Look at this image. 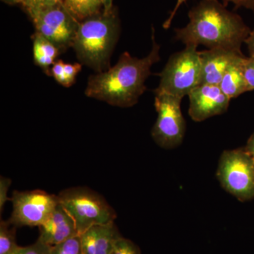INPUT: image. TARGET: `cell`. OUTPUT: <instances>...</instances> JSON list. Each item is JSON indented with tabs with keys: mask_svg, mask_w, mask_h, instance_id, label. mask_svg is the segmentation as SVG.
I'll use <instances>...</instances> for the list:
<instances>
[{
	"mask_svg": "<svg viewBox=\"0 0 254 254\" xmlns=\"http://www.w3.org/2000/svg\"><path fill=\"white\" fill-rule=\"evenodd\" d=\"M243 70L249 91H254V59L246 57L243 63Z\"/></svg>",
	"mask_w": 254,
	"mask_h": 254,
	"instance_id": "obj_23",
	"label": "cell"
},
{
	"mask_svg": "<svg viewBox=\"0 0 254 254\" xmlns=\"http://www.w3.org/2000/svg\"><path fill=\"white\" fill-rule=\"evenodd\" d=\"M188 15V24L175 29L177 40L186 46L201 45L208 49L242 53L241 48L251 30L240 15L229 11L218 0H200Z\"/></svg>",
	"mask_w": 254,
	"mask_h": 254,
	"instance_id": "obj_2",
	"label": "cell"
},
{
	"mask_svg": "<svg viewBox=\"0 0 254 254\" xmlns=\"http://www.w3.org/2000/svg\"><path fill=\"white\" fill-rule=\"evenodd\" d=\"M195 46H186L182 51L170 57L163 71L155 93L183 98L200 83V51Z\"/></svg>",
	"mask_w": 254,
	"mask_h": 254,
	"instance_id": "obj_5",
	"label": "cell"
},
{
	"mask_svg": "<svg viewBox=\"0 0 254 254\" xmlns=\"http://www.w3.org/2000/svg\"><path fill=\"white\" fill-rule=\"evenodd\" d=\"M81 236L83 254H110L121 234L115 222L91 227Z\"/></svg>",
	"mask_w": 254,
	"mask_h": 254,
	"instance_id": "obj_13",
	"label": "cell"
},
{
	"mask_svg": "<svg viewBox=\"0 0 254 254\" xmlns=\"http://www.w3.org/2000/svg\"><path fill=\"white\" fill-rule=\"evenodd\" d=\"M60 204L69 214L81 235L91 227L115 222L116 212L99 193L88 187H72L60 192Z\"/></svg>",
	"mask_w": 254,
	"mask_h": 254,
	"instance_id": "obj_4",
	"label": "cell"
},
{
	"mask_svg": "<svg viewBox=\"0 0 254 254\" xmlns=\"http://www.w3.org/2000/svg\"><path fill=\"white\" fill-rule=\"evenodd\" d=\"M182 100L167 93H155L154 105L158 118L151 135L161 148L173 149L183 141L186 122L182 113Z\"/></svg>",
	"mask_w": 254,
	"mask_h": 254,
	"instance_id": "obj_7",
	"label": "cell"
},
{
	"mask_svg": "<svg viewBox=\"0 0 254 254\" xmlns=\"http://www.w3.org/2000/svg\"><path fill=\"white\" fill-rule=\"evenodd\" d=\"M51 254H83L80 235L52 247Z\"/></svg>",
	"mask_w": 254,
	"mask_h": 254,
	"instance_id": "obj_18",
	"label": "cell"
},
{
	"mask_svg": "<svg viewBox=\"0 0 254 254\" xmlns=\"http://www.w3.org/2000/svg\"><path fill=\"white\" fill-rule=\"evenodd\" d=\"M245 148L250 153L254 160V133L250 137V139L248 140L247 147Z\"/></svg>",
	"mask_w": 254,
	"mask_h": 254,
	"instance_id": "obj_29",
	"label": "cell"
},
{
	"mask_svg": "<svg viewBox=\"0 0 254 254\" xmlns=\"http://www.w3.org/2000/svg\"><path fill=\"white\" fill-rule=\"evenodd\" d=\"M63 5L79 22L103 10L102 0H63Z\"/></svg>",
	"mask_w": 254,
	"mask_h": 254,
	"instance_id": "obj_16",
	"label": "cell"
},
{
	"mask_svg": "<svg viewBox=\"0 0 254 254\" xmlns=\"http://www.w3.org/2000/svg\"><path fill=\"white\" fill-rule=\"evenodd\" d=\"M243 57L245 55L242 53L220 48L200 51V84L219 86L229 68Z\"/></svg>",
	"mask_w": 254,
	"mask_h": 254,
	"instance_id": "obj_11",
	"label": "cell"
},
{
	"mask_svg": "<svg viewBox=\"0 0 254 254\" xmlns=\"http://www.w3.org/2000/svg\"><path fill=\"white\" fill-rule=\"evenodd\" d=\"M1 1H4L6 4L15 5L18 4H21L23 0H1Z\"/></svg>",
	"mask_w": 254,
	"mask_h": 254,
	"instance_id": "obj_31",
	"label": "cell"
},
{
	"mask_svg": "<svg viewBox=\"0 0 254 254\" xmlns=\"http://www.w3.org/2000/svg\"><path fill=\"white\" fill-rule=\"evenodd\" d=\"M52 247L43 241L38 240L28 247H18L9 254H51Z\"/></svg>",
	"mask_w": 254,
	"mask_h": 254,
	"instance_id": "obj_19",
	"label": "cell"
},
{
	"mask_svg": "<svg viewBox=\"0 0 254 254\" xmlns=\"http://www.w3.org/2000/svg\"><path fill=\"white\" fill-rule=\"evenodd\" d=\"M11 201L13 210L8 220L16 227L41 226L60 203L58 195L38 190H14Z\"/></svg>",
	"mask_w": 254,
	"mask_h": 254,
	"instance_id": "obj_9",
	"label": "cell"
},
{
	"mask_svg": "<svg viewBox=\"0 0 254 254\" xmlns=\"http://www.w3.org/2000/svg\"><path fill=\"white\" fill-rule=\"evenodd\" d=\"M17 227L9 222H0V254H9L18 247L16 242V230Z\"/></svg>",
	"mask_w": 254,
	"mask_h": 254,
	"instance_id": "obj_17",
	"label": "cell"
},
{
	"mask_svg": "<svg viewBox=\"0 0 254 254\" xmlns=\"http://www.w3.org/2000/svg\"><path fill=\"white\" fill-rule=\"evenodd\" d=\"M216 175L222 188L240 201L254 198V160L245 148L225 150Z\"/></svg>",
	"mask_w": 254,
	"mask_h": 254,
	"instance_id": "obj_6",
	"label": "cell"
},
{
	"mask_svg": "<svg viewBox=\"0 0 254 254\" xmlns=\"http://www.w3.org/2000/svg\"><path fill=\"white\" fill-rule=\"evenodd\" d=\"M81 63L66 64H64L65 87L72 86L76 81V76L81 71Z\"/></svg>",
	"mask_w": 254,
	"mask_h": 254,
	"instance_id": "obj_22",
	"label": "cell"
},
{
	"mask_svg": "<svg viewBox=\"0 0 254 254\" xmlns=\"http://www.w3.org/2000/svg\"><path fill=\"white\" fill-rule=\"evenodd\" d=\"M33 59L37 66L41 67L48 76H51V68L61 51L54 43L35 32L32 36Z\"/></svg>",
	"mask_w": 254,
	"mask_h": 254,
	"instance_id": "obj_14",
	"label": "cell"
},
{
	"mask_svg": "<svg viewBox=\"0 0 254 254\" xmlns=\"http://www.w3.org/2000/svg\"><path fill=\"white\" fill-rule=\"evenodd\" d=\"M38 227V239L51 247L79 235L73 218L60 203L48 220Z\"/></svg>",
	"mask_w": 254,
	"mask_h": 254,
	"instance_id": "obj_12",
	"label": "cell"
},
{
	"mask_svg": "<svg viewBox=\"0 0 254 254\" xmlns=\"http://www.w3.org/2000/svg\"><path fill=\"white\" fill-rule=\"evenodd\" d=\"M152 43V49L145 58L139 59L125 52L113 67L91 75L85 91L86 96L120 108L136 105L146 91L145 81L151 74L152 66L160 59V46L155 40L153 28Z\"/></svg>",
	"mask_w": 254,
	"mask_h": 254,
	"instance_id": "obj_1",
	"label": "cell"
},
{
	"mask_svg": "<svg viewBox=\"0 0 254 254\" xmlns=\"http://www.w3.org/2000/svg\"><path fill=\"white\" fill-rule=\"evenodd\" d=\"M224 6H227L230 2L235 4L236 9L239 7H245L247 9L254 10V0H222Z\"/></svg>",
	"mask_w": 254,
	"mask_h": 254,
	"instance_id": "obj_26",
	"label": "cell"
},
{
	"mask_svg": "<svg viewBox=\"0 0 254 254\" xmlns=\"http://www.w3.org/2000/svg\"><path fill=\"white\" fill-rule=\"evenodd\" d=\"M64 64L63 60L55 62L51 68V76L62 86L65 87Z\"/></svg>",
	"mask_w": 254,
	"mask_h": 254,
	"instance_id": "obj_25",
	"label": "cell"
},
{
	"mask_svg": "<svg viewBox=\"0 0 254 254\" xmlns=\"http://www.w3.org/2000/svg\"><path fill=\"white\" fill-rule=\"evenodd\" d=\"M11 180L7 177H0V213H2L6 201L11 200L8 197V191L11 186Z\"/></svg>",
	"mask_w": 254,
	"mask_h": 254,
	"instance_id": "obj_24",
	"label": "cell"
},
{
	"mask_svg": "<svg viewBox=\"0 0 254 254\" xmlns=\"http://www.w3.org/2000/svg\"><path fill=\"white\" fill-rule=\"evenodd\" d=\"M63 4V0H23L21 6L26 13L53 7Z\"/></svg>",
	"mask_w": 254,
	"mask_h": 254,
	"instance_id": "obj_20",
	"label": "cell"
},
{
	"mask_svg": "<svg viewBox=\"0 0 254 254\" xmlns=\"http://www.w3.org/2000/svg\"><path fill=\"white\" fill-rule=\"evenodd\" d=\"M110 254H141V250L132 241L122 237L116 242Z\"/></svg>",
	"mask_w": 254,
	"mask_h": 254,
	"instance_id": "obj_21",
	"label": "cell"
},
{
	"mask_svg": "<svg viewBox=\"0 0 254 254\" xmlns=\"http://www.w3.org/2000/svg\"><path fill=\"white\" fill-rule=\"evenodd\" d=\"M103 4V11H110L113 9V0H102Z\"/></svg>",
	"mask_w": 254,
	"mask_h": 254,
	"instance_id": "obj_30",
	"label": "cell"
},
{
	"mask_svg": "<svg viewBox=\"0 0 254 254\" xmlns=\"http://www.w3.org/2000/svg\"><path fill=\"white\" fill-rule=\"evenodd\" d=\"M187 1V0H177V4L175 5V8H174L173 11H172L170 17H169L168 19L165 21V23H164V28H165V29H168V28H170V25H171L172 23V21H173L175 14H176L177 11H178L179 9H180L181 5L183 4V3L186 2Z\"/></svg>",
	"mask_w": 254,
	"mask_h": 254,
	"instance_id": "obj_27",
	"label": "cell"
},
{
	"mask_svg": "<svg viewBox=\"0 0 254 254\" xmlns=\"http://www.w3.org/2000/svg\"><path fill=\"white\" fill-rule=\"evenodd\" d=\"M36 32L49 40L64 52L72 48L79 21L63 4L28 13Z\"/></svg>",
	"mask_w": 254,
	"mask_h": 254,
	"instance_id": "obj_8",
	"label": "cell"
},
{
	"mask_svg": "<svg viewBox=\"0 0 254 254\" xmlns=\"http://www.w3.org/2000/svg\"><path fill=\"white\" fill-rule=\"evenodd\" d=\"M245 58H241L229 68L219 84L220 89L230 100L249 91L243 70Z\"/></svg>",
	"mask_w": 254,
	"mask_h": 254,
	"instance_id": "obj_15",
	"label": "cell"
},
{
	"mask_svg": "<svg viewBox=\"0 0 254 254\" xmlns=\"http://www.w3.org/2000/svg\"><path fill=\"white\" fill-rule=\"evenodd\" d=\"M188 96L189 115L198 123L225 113L230 103V98L216 85H198Z\"/></svg>",
	"mask_w": 254,
	"mask_h": 254,
	"instance_id": "obj_10",
	"label": "cell"
},
{
	"mask_svg": "<svg viewBox=\"0 0 254 254\" xmlns=\"http://www.w3.org/2000/svg\"><path fill=\"white\" fill-rule=\"evenodd\" d=\"M245 43L248 47L250 55V58L254 59V28L253 31H251L250 36L246 39Z\"/></svg>",
	"mask_w": 254,
	"mask_h": 254,
	"instance_id": "obj_28",
	"label": "cell"
},
{
	"mask_svg": "<svg viewBox=\"0 0 254 254\" xmlns=\"http://www.w3.org/2000/svg\"><path fill=\"white\" fill-rule=\"evenodd\" d=\"M120 21L115 6L80 21L72 48L82 64L96 73L110 67L114 48L120 34Z\"/></svg>",
	"mask_w": 254,
	"mask_h": 254,
	"instance_id": "obj_3",
	"label": "cell"
}]
</instances>
